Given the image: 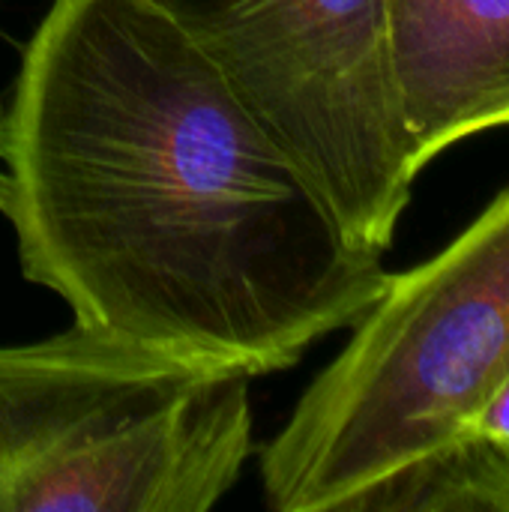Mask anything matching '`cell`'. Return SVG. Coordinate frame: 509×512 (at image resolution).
<instances>
[{
	"instance_id": "6da1fadb",
	"label": "cell",
	"mask_w": 509,
	"mask_h": 512,
	"mask_svg": "<svg viewBox=\"0 0 509 512\" xmlns=\"http://www.w3.org/2000/svg\"><path fill=\"white\" fill-rule=\"evenodd\" d=\"M0 210L75 324L285 372L390 273L150 0H51L0 108Z\"/></svg>"
},
{
	"instance_id": "7a4b0ae2",
	"label": "cell",
	"mask_w": 509,
	"mask_h": 512,
	"mask_svg": "<svg viewBox=\"0 0 509 512\" xmlns=\"http://www.w3.org/2000/svg\"><path fill=\"white\" fill-rule=\"evenodd\" d=\"M509 375V189L429 261L390 273L261 453L276 512H351L468 435Z\"/></svg>"
},
{
	"instance_id": "3957f363",
	"label": "cell",
	"mask_w": 509,
	"mask_h": 512,
	"mask_svg": "<svg viewBox=\"0 0 509 512\" xmlns=\"http://www.w3.org/2000/svg\"><path fill=\"white\" fill-rule=\"evenodd\" d=\"M252 375L72 324L0 348V512H204L252 456Z\"/></svg>"
},
{
	"instance_id": "277c9868",
	"label": "cell",
	"mask_w": 509,
	"mask_h": 512,
	"mask_svg": "<svg viewBox=\"0 0 509 512\" xmlns=\"http://www.w3.org/2000/svg\"><path fill=\"white\" fill-rule=\"evenodd\" d=\"M363 252L393 246L420 177L390 0H150Z\"/></svg>"
},
{
	"instance_id": "5b68a950",
	"label": "cell",
	"mask_w": 509,
	"mask_h": 512,
	"mask_svg": "<svg viewBox=\"0 0 509 512\" xmlns=\"http://www.w3.org/2000/svg\"><path fill=\"white\" fill-rule=\"evenodd\" d=\"M393 60L417 174L509 126V0H390Z\"/></svg>"
},
{
	"instance_id": "8992f818",
	"label": "cell",
	"mask_w": 509,
	"mask_h": 512,
	"mask_svg": "<svg viewBox=\"0 0 509 512\" xmlns=\"http://www.w3.org/2000/svg\"><path fill=\"white\" fill-rule=\"evenodd\" d=\"M351 512H509V447L468 432L366 492Z\"/></svg>"
},
{
	"instance_id": "52a82bcc",
	"label": "cell",
	"mask_w": 509,
	"mask_h": 512,
	"mask_svg": "<svg viewBox=\"0 0 509 512\" xmlns=\"http://www.w3.org/2000/svg\"><path fill=\"white\" fill-rule=\"evenodd\" d=\"M468 432L477 438H489L509 447V375L501 381V387L480 405V411L471 417Z\"/></svg>"
}]
</instances>
